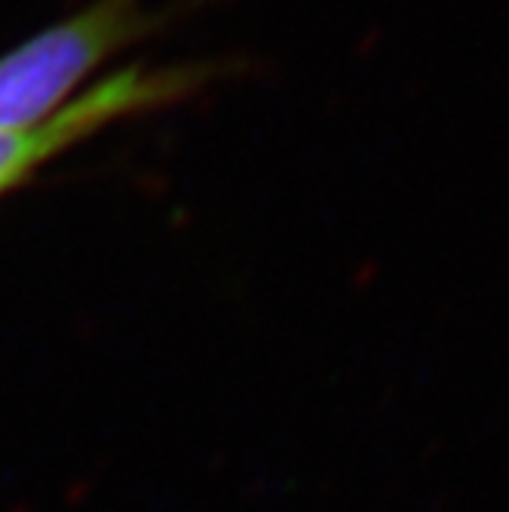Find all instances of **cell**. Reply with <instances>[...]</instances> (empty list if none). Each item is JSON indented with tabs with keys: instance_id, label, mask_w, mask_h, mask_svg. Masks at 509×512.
Masks as SVG:
<instances>
[{
	"instance_id": "obj_1",
	"label": "cell",
	"mask_w": 509,
	"mask_h": 512,
	"mask_svg": "<svg viewBox=\"0 0 509 512\" xmlns=\"http://www.w3.org/2000/svg\"><path fill=\"white\" fill-rule=\"evenodd\" d=\"M142 31L138 0H96L0 56V129L50 120L77 99L74 89L92 71Z\"/></svg>"
},
{
	"instance_id": "obj_2",
	"label": "cell",
	"mask_w": 509,
	"mask_h": 512,
	"mask_svg": "<svg viewBox=\"0 0 509 512\" xmlns=\"http://www.w3.org/2000/svg\"><path fill=\"white\" fill-rule=\"evenodd\" d=\"M184 89H191V77L184 71L129 68L99 80L50 120L22 129H0V197L25 184L43 163L77 145L80 138L96 135L129 114L160 108L178 99Z\"/></svg>"
}]
</instances>
